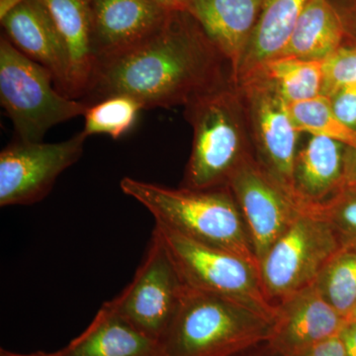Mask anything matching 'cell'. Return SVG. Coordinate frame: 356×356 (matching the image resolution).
<instances>
[{
    "label": "cell",
    "instance_id": "obj_8",
    "mask_svg": "<svg viewBox=\"0 0 356 356\" xmlns=\"http://www.w3.org/2000/svg\"><path fill=\"white\" fill-rule=\"evenodd\" d=\"M186 285L156 229L144 261L126 289L107 304L133 327L159 343Z\"/></svg>",
    "mask_w": 356,
    "mask_h": 356
},
{
    "label": "cell",
    "instance_id": "obj_20",
    "mask_svg": "<svg viewBox=\"0 0 356 356\" xmlns=\"http://www.w3.org/2000/svg\"><path fill=\"white\" fill-rule=\"evenodd\" d=\"M346 41L343 23L330 0H310L280 56L325 60Z\"/></svg>",
    "mask_w": 356,
    "mask_h": 356
},
{
    "label": "cell",
    "instance_id": "obj_31",
    "mask_svg": "<svg viewBox=\"0 0 356 356\" xmlns=\"http://www.w3.org/2000/svg\"><path fill=\"white\" fill-rule=\"evenodd\" d=\"M348 356H356V321L346 322L339 332Z\"/></svg>",
    "mask_w": 356,
    "mask_h": 356
},
{
    "label": "cell",
    "instance_id": "obj_27",
    "mask_svg": "<svg viewBox=\"0 0 356 356\" xmlns=\"http://www.w3.org/2000/svg\"><path fill=\"white\" fill-rule=\"evenodd\" d=\"M327 97L337 119L356 132V83L339 86Z\"/></svg>",
    "mask_w": 356,
    "mask_h": 356
},
{
    "label": "cell",
    "instance_id": "obj_21",
    "mask_svg": "<svg viewBox=\"0 0 356 356\" xmlns=\"http://www.w3.org/2000/svg\"><path fill=\"white\" fill-rule=\"evenodd\" d=\"M252 74L268 79L283 99L291 104L322 95L325 60L278 56L267 60Z\"/></svg>",
    "mask_w": 356,
    "mask_h": 356
},
{
    "label": "cell",
    "instance_id": "obj_7",
    "mask_svg": "<svg viewBox=\"0 0 356 356\" xmlns=\"http://www.w3.org/2000/svg\"><path fill=\"white\" fill-rule=\"evenodd\" d=\"M341 248L330 222L313 206L306 204L259 262V274L267 297L275 305L313 285Z\"/></svg>",
    "mask_w": 356,
    "mask_h": 356
},
{
    "label": "cell",
    "instance_id": "obj_26",
    "mask_svg": "<svg viewBox=\"0 0 356 356\" xmlns=\"http://www.w3.org/2000/svg\"><path fill=\"white\" fill-rule=\"evenodd\" d=\"M356 83V42H348L325 60L323 93L329 96L343 84Z\"/></svg>",
    "mask_w": 356,
    "mask_h": 356
},
{
    "label": "cell",
    "instance_id": "obj_15",
    "mask_svg": "<svg viewBox=\"0 0 356 356\" xmlns=\"http://www.w3.org/2000/svg\"><path fill=\"white\" fill-rule=\"evenodd\" d=\"M266 0H192L187 10L219 49L235 79Z\"/></svg>",
    "mask_w": 356,
    "mask_h": 356
},
{
    "label": "cell",
    "instance_id": "obj_24",
    "mask_svg": "<svg viewBox=\"0 0 356 356\" xmlns=\"http://www.w3.org/2000/svg\"><path fill=\"white\" fill-rule=\"evenodd\" d=\"M289 111L299 133L330 138L356 149V132L337 119L327 96L291 103Z\"/></svg>",
    "mask_w": 356,
    "mask_h": 356
},
{
    "label": "cell",
    "instance_id": "obj_32",
    "mask_svg": "<svg viewBox=\"0 0 356 356\" xmlns=\"http://www.w3.org/2000/svg\"><path fill=\"white\" fill-rule=\"evenodd\" d=\"M154 2L170 11L187 10L192 0H154Z\"/></svg>",
    "mask_w": 356,
    "mask_h": 356
},
{
    "label": "cell",
    "instance_id": "obj_38",
    "mask_svg": "<svg viewBox=\"0 0 356 356\" xmlns=\"http://www.w3.org/2000/svg\"><path fill=\"white\" fill-rule=\"evenodd\" d=\"M353 191H355V189H353Z\"/></svg>",
    "mask_w": 356,
    "mask_h": 356
},
{
    "label": "cell",
    "instance_id": "obj_29",
    "mask_svg": "<svg viewBox=\"0 0 356 356\" xmlns=\"http://www.w3.org/2000/svg\"><path fill=\"white\" fill-rule=\"evenodd\" d=\"M295 356H348L341 336L330 337Z\"/></svg>",
    "mask_w": 356,
    "mask_h": 356
},
{
    "label": "cell",
    "instance_id": "obj_28",
    "mask_svg": "<svg viewBox=\"0 0 356 356\" xmlns=\"http://www.w3.org/2000/svg\"><path fill=\"white\" fill-rule=\"evenodd\" d=\"M341 18L346 42H356V0H330Z\"/></svg>",
    "mask_w": 356,
    "mask_h": 356
},
{
    "label": "cell",
    "instance_id": "obj_6",
    "mask_svg": "<svg viewBox=\"0 0 356 356\" xmlns=\"http://www.w3.org/2000/svg\"><path fill=\"white\" fill-rule=\"evenodd\" d=\"M186 286L231 300L273 322L275 305L267 297L259 268L238 255L208 247L156 224Z\"/></svg>",
    "mask_w": 356,
    "mask_h": 356
},
{
    "label": "cell",
    "instance_id": "obj_25",
    "mask_svg": "<svg viewBox=\"0 0 356 356\" xmlns=\"http://www.w3.org/2000/svg\"><path fill=\"white\" fill-rule=\"evenodd\" d=\"M314 209L332 225L343 245L356 247V191L343 188Z\"/></svg>",
    "mask_w": 356,
    "mask_h": 356
},
{
    "label": "cell",
    "instance_id": "obj_12",
    "mask_svg": "<svg viewBox=\"0 0 356 356\" xmlns=\"http://www.w3.org/2000/svg\"><path fill=\"white\" fill-rule=\"evenodd\" d=\"M267 348L274 356H295L337 336L346 318L320 294L315 285L275 304Z\"/></svg>",
    "mask_w": 356,
    "mask_h": 356
},
{
    "label": "cell",
    "instance_id": "obj_30",
    "mask_svg": "<svg viewBox=\"0 0 356 356\" xmlns=\"http://www.w3.org/2000/svg\"><path fill=\"white\" fill-rule=\"evenodd\" d=\"M356 185V149L346 147L344 158V188Z\"/></svg>",
    "mask_w": 356,
    "mask_h": 356
},
{
    "label": "cell",
    "instance_id": "obj_35",
    "mask_svg": "<svg viewBox=\"0 0 356 356\" xmlns=\"http://www.w3.org/2000/svg\"><path fill=\"white\" fill-rule=\"evenodd\" d=\"M259 348H261V346H259ZM255 350H257V348H255ZM255 350L250 351V353H245V355H243L241 356H274L273 353H271L270 351H269L268 348H267L266 344V346H264V353H259V355H257V353H254V351Z\"/></svg>",
    "mask_w": 356,
    "mask_h": 356
},
{
    "label": "cell",
    "instance_id": "obj_4",
    "mask_svg": "<svg viewBox=\"0 0 356 356\" xmlns=\"http://www.w3.org/2000/svg\"><path fill=\"white\" fill-rule=\"evenodd\" d=\"M271 325L247 307L186 286L159 356H241L266 344Z\"/></svg>",
    "mask_w": 356,
    "mask_h": 356
},
{
    "label": "cell",
    "instance_id": "obj_5",
    "mask_svg": "<svg viewBox=\"0 0 356 356\" xmlns=\"http://www.w3.org/2000/svg\"><path fill=\"white\" fill-rule=\"evenodd\" d=\"M0 102L13 122L18 140L42 142L58 124L86 113L89 105L63 95L54 77L13 46L0 38Z\"/></svg>",
    "mask_w": 356,
    "mask_h": 356
},
{
    "label": "cell",
    "instance_id": "obj_10",
    "mask_svg": "<svg viewBox=\"0 0 356 356\" xmlns=\"http://www.w3.org/2000/svg\"><path fill=\"white\" fill-rule=\"evenodd\" d=\"M83 131L64 142L18 140L0 154V206L32 205L43 200L57 178L83 154Z\"/></svg>",
    "mask_w": 356,
    "mask_h": 356
},
{
    "label": "cell",
    "instance_id": "obj_11",
    "mask_svg": "<svg viewBox=\"0 0 356 356\" xmlns=\"http://www.w3.org/2000/svg\"><path fill=\"white\" fill-rule=\"evenodd\" d=\"M227 187L240 208L255 257L261 262L306 203L278 184L257 158L243 163Z\"/></svg>",
    "mask_w": 356,
    "mask_h": 356
},
{
    "label": "cell",
    "instance_id": "obj_14",
    "mask_svg": "<svg viewBox=\"0 0 356 356\" xmlns=\"http://www.w3.org/2000/svg\"><path fill=\"white\" fill-rule=\"evenodd\" d=\"M0 20L7 39L26 57L48 70L58 90L67 95L69 86L67 47L44 2L25 0Z\"/></svg>",
    "mask_w": 356,
    "mask_h": 356
},
{
    "label": "cell",
    "instance_id": "obj_36",
    "mask_svg": "<svg viewBox=\"0 0 356 356\" xmlns=\"http://www.w3.org/2000/svg\"><path fill=\"white\" fill-rule=\"evenodd\" d=\"M353 321H356V306L355 307V309H353V311L351 312L350 317L348 318L346 322H353Z\"/></svg>",
    "mask_w": 356,
    "mask_h": 356
},
{
    "label": "cell",
    "instance_id": "obj_18",
    "mask_svg": "<svg viewBox=\"0 0 356 356\" xmlns=\"http://www.w3.org/2000/svg\"><path fill=\"white\" fill-rule=\"evenodd\" d=\"M57 24L69 57L67 95L83 97L95 60L90 47L91 0H42Z\"/></svg>",
    "mask_w": 356,
    "mask_h": 356
},
{
    "label": "cell",
    "instance_id": "obj_1",
    "mask_svg": "<svg viewBox=\"0 0 356 356\" xmlns=\"http://www.w3.org/2000/svg\"><path fill=\"white\" fill-rule=\"evenodd\" d=\"M232 81V70L188 11H172L158 29L129 50L96 60L86 103L115 95L144 106H185Z\"/></svg>",
    "mask_w": 356,
    "mask_h": 356
},
{
    "label": "cell",
    "instance_id": "obj_37",
    "mask_svg": "<svg viewBox=\"0 0 356 356\" xmlns=\"http://www.w3.org/2000/svg\"><path fill=\"white\" fill-rule=\"evenodd\" d=\"M346 188L355 189V191H356V185H355V186L346 187Z\"/></svg>",
    "mask_w": 356,
    "mask_h": 356
},
{
    "label": "cell",
    "instance_id": "obj_16",
    "mask_svg": "<svg viewBox=\"0 0 356 356\" xmlns=\"http://www.w3.org/2000/svg\"><path fill=\"white\" fill-rule=\"evenodd\" d=\"M346 151L343 143L312 136L295 161V192L302 202L321 204L344 188Z\"/></svg>",
    "mask_w": 356,
    "mask_h": 356
},
{
    "label": "cell",
    "instance_id": "obj_22",
    "mask_svg": "<svg viewBox=\"0 0 356 356\" xmlns=\"http://www.w3.org/2000/svg\"><path fill=\"white\" fill-rule=\"evenodd\" d=\"M314 285L325 301L348 320L356 306V247L339 248Z\"/></svg>",
    "mask_w": 356,
    "mask_h": 356
},
{
    "label": "cell",
    "instance_id": "obj_2",
    "mask_svg": "<svg viewBox=\"0 0 356 356\" xmlns=\"http://www.w3.org/2000/svg\"><path fill=\"white\" fill-rule=\"evenodd\" d=\"M120 186L126 195L149 210L156 224L238 255L259 268L245 220L228 187L168 188L132 177L123 178Z\"/></svg>",
    "mask_w": 356,
    "mask_h": 356
},
{
    "label": "cell",
    "instance_id": "obj_13",
    "mask_svg": "<svg viewBox=\"0 0 356 356\" xmlns=\"http://www.w3.org/2000/svg\"><path fill=\"white\" fill-rule=\"evenodd\" d=\"M170 13L154 0H91L90 47L95 62L139 44Z\"/></svg>",
    "mask_w": 356,
    "mask_h": 356
},
{
    "label": "cell",
    "instance_id": "obj_34",
    "mask_svg": "<svg viewBox=\"0 0 356 356\" xmlns=\"http://www.w3.org/2000/svg\"><path fill=\"white\" fill-rule=\"evenodd\" d=\"M0 356H60V351H57V353H33V355H19V353H10V351L1 348L0 350Z\"/></svg>",
    "mask_w": 356,
    "mask_h": 356
},
{
    "label": "cell",
    "instance_id": "obj_33",
    "mask_svg": "<svg viewBox=\"0 0 356 356\" xmlns=\"http://www.w3.org/2000/svg\"><path fill=\"white\" fill-rule=\"evenodd\" d=\"M25 0H0V19Z\"/></svg>",
    "mask_w": 356,
    "mask_h": 356
},
{
    "label": "cell",
    "instance_id": "obj_9",
    "mask_svg": "<svg viewBox=\"0 0 356 356\" xmlns=\"http://www.w3.org/2000/svg\"><path fill=\"white\" fill-rule=\"evenodd\" d=\"M236 84L247 108L257 161L278 184L297 196L294 168L300 133L289 104L261 74H250Z\"/></svg>",
    "mask_w": 356,
    "mask_h": 356
},
{
    "label": "cell",
    "instance_id": "obj_3",
    "mask_svg": "<svg viewBox=\"0 0 356 356\" xmlns=\"http://www.w3.org/2000/svg\"><path fill=\"white\" fill-rule=\"evenodd\" d=\"M193 131L191 158L181 186L227 187L234 173L255 156L247 108L233 81L198 96L184 106Z\"/></svg>",
    "mask_w": 356,
    "mask_h": 356
},
{
    "label": "cell",
    "instance_id": "obj_23",
    "mask_svg": "<svg viewBox=\"0 0 356 356\" xmlns=\"http://www.w3.org/2000/svg\"><path fill=\"white\" fill-rule=\"evenodd\" d=\"M144 106L135 98L115 95L93 103L84 113L83 133L86 138L106 135L118 140L135 125Z\"/></svg>",
    "mask_w": 356,
    "mask_h": 356
},
{
    "label": "cell",
    "instance_id": "obj_17",
    "mask_svg": "<svg viewBox=\"0 0 356 356\" xmlns=\"http://www.w3.org/2000/svg\"><path fill=\"white\" fill-rule=\"evenodd\" d=\"M60 356H159V343L106 303L88 329L60 350Z\"/></svg>",
    "mask_w": 356,
    "mask_h": 356
},
{
    "label": "cell",
    "instance_id": "obj_19",
    "mask_svg": "<svg viewBox=\"0 0 356 356\" xmlns=\"http://www.w3.org/2000/svg\"><path fill=\"white\" fill-rule=\"evenodd\" d=\"M309 1L266 0L234 83H238L267 60L282 53Z\"/></svg>",
    "mask_w": 356,
    "mask_h": 356
}]
</instances>
